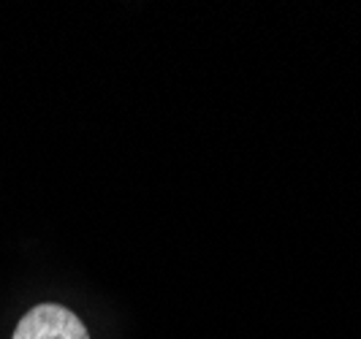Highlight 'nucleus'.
<instances>
[{
  "label": "nucleus",
  "instance_id": "obj_1",
  "mask_svg": "<svg viewBox=\"0 0 361 339\" xmlns=\"http://www.w3.org/2000/svg\"><path fill=\"white\" fill-rule=\"evenodd\" d=\"M14 339H90L85 323L60 304H38L19 321Z\"/></svg>",
  "mask_w": 361,
  "mask_h": 339
}]
</instances>
